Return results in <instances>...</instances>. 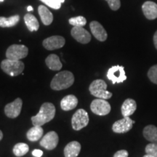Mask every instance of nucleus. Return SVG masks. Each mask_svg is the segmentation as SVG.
Returning <instances> with one entry per match:
<instances>
[{"label":"nucleus","mask_w":157,"mask_h":157,"mask_svg":"<svg viewBox=\"0 0 157 157\" xmlns=\"http://www.w3.org/2000/svg\"><path fill=\"white\" fill-rule=\"evenodd\" d=\"M143 136L151 143L157 144V127L154 125H148L143 129Z\"/></svg>","instance_id":"22"},{"label":"nucleus","mask_w":157,"mask_h":157,"mask_svg":"<svg viewBox=\"0 0 157 157\" xmlns=\"http://www.w3.org/2000/svg\"><path fill=\"white\" fill-rule=\"evenodd\" d=\"M135 121L132 120L129 117H124L113 123L112 130L116 133H126L132 128L133 124Z\"/></svg>","instance_id":"10"},{"label":"nucleus","mask_w":157,"mask_h":157,"mask_svg":"<svg viewBox=\"0 0 157 157\" xmlns=\"http://www.w3.org/2000/svg\"><path fill=\"white\" fill-rule=\"evenodd\" d=\"M90 28L94 36L100 42H104L107 39L108 34L103 25L98 21H92L90 24Z\"/></svg>","instance_id":"14"},{"label":"nucleus","mask_w":157,"mask_h":157,"mask_svg":"<svg viewBox=\"0 0 157 157\" xmlns=\"http://www.w3.org/2000/svg\"><path fill=\"white\" fill-rule=\"evenodd\" d=\"M68 23H69V24L73 25V26L83 27L87 23V20L83 16H77L71 17L68 20Z\"/></svg>","instance_id":"26"},{"label":"nucleus","mask_w":157,"mask_h":157,"mask_svg":"<svg viewBox=\"0 0 157 157\" xmlns=\"http://www.w3.org/2000/svg\"><path fill=\"white\" fill-rule=\"evenodd\" d=\"M45 63L48 67L52 71H60L63 67L59 57L56 54H51L45 59Z\"/></svg>","instance_id":"20"},{"label":"nucleus","mask_w":157,"mask_h":157,"mask_svg":"<svg viewBox=\"0 0 157 157\" xmlns=\"http://www.w3.org/2000/svg\"><path fill=\"white\" fill-rule=\"evenodd\" d=\"M56 107L52 103H43L40 108L39 113L36 116L31 117L34 126H42L44 124L49 122L54 119L56 116Z\"/></svg>","instance_id":"1"},{"label":"nucleus","mask_w":157,"mask_h":157,"mask_svg":"<svg viewBox=\"0 0 157 157\" xmlns=\"http://www.w3.org/2000/svg\"><path fill=\"white\" fill-rule=\"evenodd\" d=\"M23 101L21 98H17L14 101L5 105V113L8 118L15 119L18 117L22 109Z\"/></svg>","instance_id":"9"},{"label":"nucleus","mask_w":157,"mask_h":157,"mask_svg":"<svg viewBox=\"0 0 157 157\" xmlns=\"http://www.w3.org/2000/svg\"><path fill=\"white\" fill-rule=\"evenodd\" d=\"M137 109V103L133 99H126L121 105V114L124 117H129L135 113Z\"/></svg>","instance_id":"18"},{"label":"nucleus","mask_w":157,"mask_h":157,"mask_svg":"<svg viewBox=\"0 0 157 157\" xmlns=\"http://www.w3.org/2000/svg\"><path fill=\"white\" fill-rule=\"evenodd\" d=\"M143 157H154V156H151V155H150V154H146Z\"/></svg>","instance_id":"36"},{"label":"nucleus","mask_w":157,"mask_h":157,"mask_svg":"<svg viewBox=\"0 0 157 157\" xmlns=\"http://www.w3.org/2000/svg\"><path fill=\"white\" fill-rule=\"evenodd\" d=\"M32 155L35 157H42L43 155V151L39 150V149H35L32 151Z\"/></svg>","instance_id":"32"},{"label":"nucleus","mask_w":157,"mask_h":157,"mask_svg":"<svg viewBox=\"0 0 157 157\" xmlns=\"http://www.w3.org/2000/svg\"><path fill=\"white\" fill-rule=\"evenodd\" d=\"M71 34L74 39L81 44H87L91 41V35L83 27L74 26L71 31Z\"/></svg>","instance_id":"13"},{"label":"nucleus","mask_w":157,"mask_h":157,"mask_svg":"<svg viewBox=\"0 0 157 157\" xmlns=\"http://www.w3.org/2000/svg\"><path fill=\"white\" fill-rule=\"evenodd\" d=\"M4 0H0V2H3Z\"/></svg>","instance_id":"38"},{"label":"nucleus","mask_w":157,"mask_h":157,"mask_svg":"<svg viewBox=\"0 0 157 157\" xmlns=\"http://www.w3.org/2000/svg\"><path fill=\"white\" fill-rule=\"evenodd\" d=\"M29 49L23 44H13L6 51V57L10 60H20L28 56Z\"/></svg>","instance_id":"6"},{"label":"nucleus","mask_w":157,"mask_h":157,"mask_svg":"<svg viewBox=\"0 0 157 157\" xmlns=\"http://www.w3.org/2000/svg\"><path fill=\"white\" fill-rule=\"evenodd\" d=\"M59 137L55 131H50L43 136L40 141V146L47 150H53L58 144Z\"/></svg>","instance_id":"11"},{"label":"nucleus","mask_w":157,"mask_h":157,"mask_svg":"<svg viewBox=\"0 0 157 157\" xmlns=\"http://www.w3.org/2000/svg\"><path fill=\"white\" fill-rule=\"evenodd\" d=\"M107 84L103 79H96L90 84L89 90L91 95L97 98L109 99L112 97V93L107 91Z\"/></svg>","instance_id":"4"},{"label":"nucleus","mask_w":157,"mask_h":157,"mask_svg":"<svg viewBox=\"0 0 157 157\" xmlns=\"http://www.w3.org/2000/svg\"><path fill=\"white\" fill-rule=\"evenodd\" d=\"M20 21V16L18 15H13L9 17H0V27L2 28H10L15 26Z\"/></svg>","instance_id":"24"},{"label":"nucleus","mask_w":157,"mask_h":157,"mask_svg":"<svg viewBox=\"0 0 157 157\" xmlns=\"http://www.w3.org/2000/svg\"><path fill=\"white\" fill-rule=\"evenodd\" d=\"M128 152L126 150H120L116 152L113 157H128Z\"/></svg>","instance_id":"31"},{"label":"nucleus","mask_w":157,"mask_h":157,"mask_svg":"<svg viewBox=\"0 0 157 157\" xmlns=\"http://www.w3.org/2000/svg\"><path fill=\"white\" fill-rule=\"evenodd\" d=\"M89 115L84 109H78L74 113L71 119V125L74 130H81L89 123Z\"/></svg>","instance_id":"5"},{"label":"nucleus","mask_w":157,"mask_h":157,"mask_svg":"<svg viewBox=\"0 0 157 157\" xmlns=\"http://www.w3.org/2000/svg\"><path fill=\"white\" fill-rule=\"evenodd\" d=\"M74 82V76L71 71H63L55 75L50 83V87L53 90L68 89Z\"/></svg>","instance_id":"2"},{"label":"nucleus","mask_w":157,"mask_h":157,"mask_svg":"<svg viewBox=\"0 0 157 157\" xmlns=\"http://www.w3.org/2000/svg\"><path fill=\"white\" fill-rule=\"evenodd\" d=\"M143 14L148 20H154L157 17V5L154 2H146L142 6Z\"/></svg>","instance_id":"15"},{"label":"nucleus","mask_w":157,"mask_h":157,"mask_svg":"<svg viewBox=\"0 0 157 157\" xmlns=\"http://www.w3.org/2000/svg\"><path fill=\"white\" fill-rule=\"evenodd\" d=\"M43 133H44V130L42 126H34L27 132V139L31 142H36L42 137Z\"/></svg>","instance_id":"21"},{"label":"nucleus","mask_w":157,"mask_h":157,"mask_svg":"<svg viewBox=\"0 0 157 157\" xmlns=\"http://www.w3.org/2000/svg\"><path fill=\"white\" fill-rule=\"evenodd\" d=\"M92 112L98 116H105L111 111V105L105 99L96 98L93 100L90 105Z\"/></svg>","instance_id":"7"},{"label":"nucleus","mask_w":157,"mask_h":157,"mask_svg":"<svg viewBox=\"0 0 157 157\" xmlns=\"http://www.w3.org/2000/svg\"><path fill=\"white\" fill-rule=\"evenodd\" d=\"M66 43V40L61 36H52L45 39L42 44L48 50H54L63 48Z\"/></svg>","instance_id":"12"},{"label":"nucleus","mask_w":157,"mask_h":157,"mask_svg":"<svg viewBox=\"0 0 157 157\" xmlns=\"http://www.w3.org/2000/svg\"><path fill=\"white\" fill-rule=\"evenodd\" d=\"M78 99L75 95H68L65 96L60 101V107L63 111H68L73 110L77 106Z\"/></svg>","instance_id":"16"},{"label":"nucleus","mask_w":157,"mask_h":157,"mask_svg":"<svg viewBox=\"0 0 157 157\" xmlns=\"http://www.w3.org/2000/svg\"><path fill=\"white\" fill-rule=\"evenodd\" d=\"M27 10H28L29 12L33 11V10H34V8H33L31 6H28V7H27Z\"/></svg>","instance_id":"34"},{"label":"nucleus","mask_w":157,"mask_h":157,"mask_svg":"<svg viewBox=\"0 0 157 157\" xmlns=\"http://www.w3.org/2000/svg\"><path fill=\"white\" fill-rule=\"evenodd\" d=\"M39 15L41 17V21L45 25H49L53 21V15L52 13L49 10L48 8L44 5H39L38 8Z\"/></svg>","instance_id":"19"},{"label":"nucleus","mask_w":157,"mask_h":157,"mask_svg":"<svg viewBox=\"0 0 157 157\" xmlns=\"http://www.w3.org/2000/svg\"><path fill=\"white\" fill-rule=\"evenodd\" d=\"M148 77L153 83L157 84V65L150 68L148 72Z\"/></svg>","instance_id":"27"},{"label":"nucleus","mask_w":157,"mask_h":157,"mask_svg":"<svg viewBox=\"0 0 157 157\" xmlns=\"http://www.w3.org/2000/svg\"><path fill=\"white\" fill-rule=\"evenodd\" d=\"M112 10H117L121 6L120 0H105Z\"/></svg>","instance_id":"30"},{"label":"nucleus","mask_w":157,"mask_h":157,"mask_svg":"<svg viewBox=\"0 0 157 157\" xmlns=\"http://www.w3.org/2000/svg\"><path fill=\"white\" fill-rule=\"evenodd\" d=\"M29 147L26 143H18L17 144L15 145V146L13 147V151L15 156L17 157H21L24 156L29 152Z\"/></svg>","instance_id":"25"},{"label":"nucleus","mask_w":157,"mask_h":157,"mask_svg":"<svg viewBox=\"0 0 157 157\" xmlns=\"http://www.w3.org/2000/svg\"><path fill=\"white\" fill-rule=\"evenodd\" d=\"M24 21L27 28L31 32L38 31L39 28V23L34 15L30 14V13H27L24 16Z\"/></svg>","instance_id":"23"},{"label":"nucleus","mask_w":157,"mask_h":157,"mask_svg":"<svg viewBox=\"0 0 157 157\" xmlns=\"http://www.w3.org/2000/svg\"><path fill=\"white\" fill-rule=\"evenodd\" d=\"M24 67V63L21 60H10L7 58L1 63L2 70L10 76H16L22 74Z\"/></svg>","instance_id":"3"},{"label":"nucleus","mask_w":157,"mask_h":157,"mask_svg":"<svg viewBox=\"0 0 157 157\" xmlns=\"http://www.w3.org/2000/svg\"><path fill=\"white\" fill-rule=\"evenodd\" d=\"M146 153L147 154H150L154 157H157V144L156 143H151L146 147Z\"/></svg>","instance_id":"28"},{"label":"nucleus","mask_w":157,"mask_h":157,"mask_svg":"<svg viewBox=\"0 0 157 157\" xmlns=\"http://www.w3.org/2000/svg\"><path fill=\"white\" fill-rule=\"evenodd\" d=\"M81 151V144L77 141H71L64 148L65 157H77Z\"/></svg>","instance_id":"17"},{"label":"nucleus","mask_w":157,"mask_h":157,"mask_svg":"<svg viewBox=\"0 0 157 157\" xmlns=\"http://www.w3.org/2000/svg\"><path fill=\"white\" fill-rule=\"evenodd\" d=\"M154 43L155 48H156L157 50V31L155 32L154 36Z\"/></svg>","instance_id":"33"},{"label":"nucleus","mask_w":157,"mask_h":157,"mask_svg":"<svg viewBox=\"0 0 157 157\" xmlns=\"http://www.w3.org/2000/svg\"><path fill=\"white\" fill-rule=\"evenodd\" d=\"M2 138H3V133L1 130H0V141L2 140Z\"/></svg>","instance_id":"35"},{"label":"nucleus","mask_w":157,"mask_h":157,"mask_svg":"<svg viewBox=\"0 0 157 157\" xmlns=\"http://www.w3.org/2000/svg\"><path fill=\"white\" fill-rule=\"evenodd\" d=\"M107 78L113 84L121 83L127 79L124 68L121 66H113L110 68L107 72Z\"/></svg>","instance_id":"8"},{"label":"nucleus","mask_w":157,"mask_h":157,"mask_svg":"<svg viewBox=\"0 0 157 157\" xmlns=\"http://www.w3.org/2000/svg\"><path fill=\"white\" fill-rule=\"evenodd\" d=\"M59 2H60L62 4V3H63V2H64L65 0H59Z\"/></svg>","instance_id":"37"},{"label":"nucleus","mask_w":157,"mask_h":157,"mask_svg":"<svg viewBox=\"0 0 157 157\" xmlns=\"http://www.w3.org/2000/svg\"><path fill=\"white\" fill-rule=\"evenodd\" d=\"M40 1L54 10H58L61 7V3L59 2V0H40Z\"/></svg>","instance_id":"29"}]
</instances>
